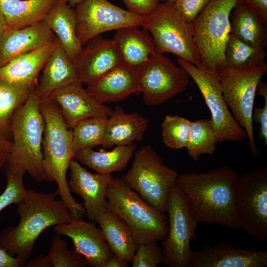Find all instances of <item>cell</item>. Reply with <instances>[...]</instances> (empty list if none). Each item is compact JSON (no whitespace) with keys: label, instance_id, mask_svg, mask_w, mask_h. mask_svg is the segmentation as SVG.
<instances>
[{"label":"cell","instance_id":"1","mask_svg":"<svg viewBox=\"0 0 267 267\" xmlns=\"http://www.w3.org/2000/svg\"><path fill=\"white\" fill-rule=\"evenodd\" d=\"M240 175L224 166L217 169L178 176L176 183L185 196L189 214L197 223L238 228L234 189Z\"/></svg>","mask_w":267,"mask_h":267},{"label":"cell","instance_id":"2","mask_svg":"<svg viewBox=\"0 0 267 267\" xmlns=\"http://www.w3.org/2000/svg\"><path fill=\"white\" fill-rule=\"evenodd\" d=\"M55 196L27 189L16 204L19 223L0 233V247L16 257L24 267L32 254L36 240L44 230L74 220L65 203Z\"/></svg>","mask_w":267,"mask_h":267},{"label":"cell","instance_id":"3","mask_svg":"<svg viewBox=\"0 0 267 267\" xmlns=\"http://www.w3.org/2000/svg\"><path fill=\"white\" fill-rule=\"evenodd\" d=\"M40 109L44 122L43 139V166L47 181L56 182L54 193L59 196L74 219L86 214L83 204L73 198L68 186L66 172L71 160L72 130L66 125L57 105L48 97L40 98Z\"/></svg>","mask_w":267,"mask_h":267},{"label":"cell","instance_id":"4","mask_svg":"<svg viewBox=\"0 0 267 267\" xmlns=\"http://www.w3.org/2000/svg\"><path fill=\"white\" fill-rule=\"evenodd\" d=\"M107 209L126 222L138 245L163 240L168 218L144 200L123 178L112 179L106 193Z\"/></svg>","mask_w":267,"mask_h":267},{"label":"cell","instance_id":"5","mask_svg":"<svg viewBox=\"0 0 267 267\" xmlns=\"http://www.w3.org/2000/svg\"><path fill=\"white\" fill-rule=\"evenodd\" d=\"M40 98L31 93L15 113L11 125L12 147L7 162L18 165L37 182L47 181L43 166L44 122Z\"/></svg>","mask_w":267,"mask_h":267},{"label":"cell","instance_id":"6","mask_svg":"<svg viewBox=\"0 0 267 267\" xmlns=\"http://www.w3.org/2000/svg\"><path fill=\"white\" fill-rule=\"evenodd\" d=\"M239 0H212L190 26L203 68H225L224 51L230 32V14Z\"/></svg>","mask_w":267,"mask_h":267},{"label":"cell","instance_id":"7","mask_svg":"<svg viewBox=\"0 0 267 267\" xmlns=\"http://www.w3.org/2000/svg\"><path fill=\"white\" fill-rule=\"evenodd\" d=\"M142 27L150 33L156 52L174 54L203 68L190 24L173 2L160 3Z\"/></svg>","mask_w":267,"mask_h":267},{"label":"cell","instance_id":"8","mask_svg":"<svg viewBox=\"0 0 267 267\" xmlns=\"http://www.w3.org/2000/svg\"><path fill=\"white\" fill-rule=\"evenodd\" d=\"M178 173L164 164L150 145L134 152V160L124 180L144 200L159 211L166 212L171 189Z\"/></svg>","mask_w":267,"mask_h":267},{"label":"cell","instance_id":"9","mask_svg":"<svg viewBox=\"0 0 267 267\" xmlns=\"http://www.w3.org/2000/svg\"><path fill=\"white\" fill-rule=\"evenodd\" d=\"M267 72L266 63L245 69L226 67L217 72L224 100L234 118L246 131L254 157L259 156V152L254 135L252 113L258 86Z\"/></svg>","mask_w":267,"mask_h":267},{"label":"cell","instance_id":"10","mask_svg":"<svg viewBox=\"0 0 267 267\" xmlns=\"http://www.w3.org/2000/svg\"><path fill=\"white\" fill-rule=\"evenodd\" d=\"M238 228L258 240L267 239V169L240 176L234 189Z\"/></svg>","mask_w":267,"mask_h":267},{"label":"cell","instance_id":"11","mask_svg":"<svg viewBox=\"0 0 267 267\" xmlns=\"http://www.w3.org/2000/svg\"><path fill=\"white\" fill-rule=\"evenodd\" d=\"M166 212L168 231L162 240L163 264L170 267H188L198 223L191 217L187 200L176 182L170 190Z\"/></svg>","mask_w":267,"mask_h":267},{"label":"cell","instance_id":"12","mask_svg":"<svg viewBox=\"0 0 267 267\" xmlns=\"http://www.w3.org/2000/svg\"><path fill=\"white\" fill-rule=\"evenodd\" d=\"M177 61L188 72L201 92L211 114L210 120L218 142L224 140L237 142L247 138L246 131L228 110L217 72L199 68L180 57H178Z\"/></svg>","mask_w":267,"mask_h":267},{"label":"cell","instance_id":"13","mask_svg":"<svg viewBox=\"0 0 267 267\" xmlns=\"http://www.w3.org/2000/svg\"><path fill=\"white\" fill-rule=\"evenodd\" d=\"M137 70L140 93L148 106L161 104L185 90L190 77L183 67L156 51Z\"/></svg>","mask_w":267,"mask_h":267},{"label":"cell","instance_id":"14","mask_svg":"<svg viewBox=\"0 0 267 267\" xmlns=\"http://www.w3.org/2000/svg\"><path fill=\"white\" fill-rule=\"evenodd\" d=\"M77 34L82 46L105 32L142 27L145 17L121 8L107 0H85L74 9Z\"/></svg>","mask_w":267,"mask_h":267},{"label":"cell","instance_id":"15","mask_svg":"<svg viewBox=\"0 0 267 267\" xmlns=\"http://www.w3.org/2000/svg\"><path fill=\"white\" fill-rule=\"evenodd\" d=\"M54 231L71 239L74 251L83 257L87 266L104 267L114 254L95 222H86L82 218L74 219L70 222L55 225Z\"/></svg>","mask_w":267,"mask_h":267},{"label":"cell","instance_id":"16","mask_svg":"<svg viewBox=\"0 0 267 267\" xmlns=\"http://www.w3.org/2000/svg\"><path fill=\"white\" fill-rule=\"evenodd\" d=\"M70 178L68 186L84 200L83 206L89 221L96 222L107 209L106 193L113 177L111 174H92L84 168L74 158L70 162Z\"/></svg>","mask_w":267,"mask_h":267},{"label":"cell","instance_id":"17","mask_svg":"<svg viewBox=\"0 0 267 267\" xmlns=\"http://www.w3.org/2000/svg\"><path fill=\"white\" fill-rule=\"evenodd\" d=\"M86 44L73 60L82 84L89 85L123 63L112 40L98 35Z\"/></svg>","mask_w":267,"mask_h":267},{"label":"cell","instance_id":"18","mask_svg":"<svg viewBox=\"0 0 267 267\" xmlns=\"http://www.w3.org/2000/svg\"><path fill=\"white\" fill-rule=\"evenodd\" d=\"M267 252L240 248L221 241L193 251L188 267H264Z\"/></svg>","mask_w":267,"mask_h":267},{"label":"cell","instance_id":"19","mask_svg":"<svg viewBox=\"0 0 267 267\" xmlns=\"http://www.w3.org/2000/svg\"><path fill=\"white\" fill-rule=\"evenodd\" d=\"M81 83L52 91L48 97L58 107L67 127L72 129L79 121L93 117L108 118L111 109L96 101Z\"/></svg>","mask_w":267,"mask_h":267},{"label":"cell","instance_id":"20","mask_svg":"<svg viewBox=\"0 0 267 267\" xmlns=\"http://www.w3.org/2000/svg\"><path fill=\"white\" fill-rule=\"evenodd\" d=\"M55 39L44 21L21 29H7L0 38V67L20 55L52 44Z\"/></svg>","mask_w":267,"mask_h":267},{"label":"cell","instance_id":"21","mask_svg":"<svg viewBox=\"0 0 267 267\" xmlns=\"http://www.w3.org/2000/svg\"><path fill=\"white\" fill-rule=\"evenodd\" d=\"M88 92L98 102H115L140 93L137 69L123 63L93 83Z\"/></svg>","mask_w":267,"mask_h":267},{"label":"cell","instance_id":"22","mask_svg":"<svg viewBox=\"0 0 267 267\" xmlns=\"http://www.w3.org/2000/svg\"><path fill=\"white\" fill-rule=\"evenodd\" d=\"M43 70L35 89L40 98L48 97L52 91L64 87L82 84L72 59L59 42L48 57Z\"/></svg>","mask_w":267,"mask_h":267},{"label":"cell","instance_id":"23","mask_svg":"<svg viewBox=\"0 0 267 267\" xmlns=\"http://www.w3.org/2000/svg\"><path fill=\"white\" fill-rule=\"evenodd\" d=\"M59 42L56 37L52 44L20 55L0 67V79L36 88L39 74Z\"/></svg>","mask_w":267,"mask_h":267},{"label":"cell","instance_id":"24","mask_svg":"<svg viewBox=\"0 0 267 267\" xmlns=\"http://www.w3.org/2000/svg\"><path fill=\"white\" fill-rule=\"evenodd\" d=\"M148 125V121L137 112L127 113L121 106L112 109L107 118L103 142L107 148L140 141Z\"/></svg>","mask_w":267,"mask_h":267},{"label":"cell","instance_id":"25","mask_svg":"<svg viewBox=\"0 0 267 267\" xmlns=\"http://www.w3.org/2000/svg\"><path fill=\"white\" fill-rule=\"evenodd\" d=\"M112 41L123 62L136 69L146 63L155 51L149 32L138 27L116 30Z\"/></svg>","mask_w":267,"mask_h":267},{"label":"cell","instance_id":"26","mask_svg":"<svg viewBox=\"0 0 267 267\" xmlns=\"http://www.w3.org/2000/svg\"><path fill=\"white\" fill-rule=\"evenodd\" d=\"M230 19V34L252 46L266 49L267 21L240 0L231 11Z\"/></svg>","mask_w":267,"mask_h":267},{"label":"cell","instance_id":"27","mask_svg":"<svg viewBox=\"0 0 267 267\" xmlns=\"http://www.w3.org/2000/svg\"><path fill=\"white\" fill-rule=\"evenodd\" d=\"M44 21L73 61L83 48L77 34L74 9L66 0H58Z\"/></svg>","mask_w":267,"mask_h":267},{"label":"cell","instance_id":"28","mask_svg":"<svg viewBox=\"0 0 267 267\" xmlns=\"http://www.w3.org/2000/svg\"><path fill=\"white\" fill-rule=\"evenodd\" d=\"M58 0H0L7 29H18L44 20Z\"/></svg>","mask_w":267,"mask_h":267},{"label":"cell","instance_id":"29","mask_svg":"<svg viewBox=\"0 0 267 267\" xmlns=\"http://www.w3.org/2000/svg\"><path fill=\"white\" fill-rule=\"evenodd\" d=\"M96 222L113 253L132 263L138 245L126 222L108 210L98 218Z\"/></svg>","mask_w":267,"mask_h":267},{"label":"cell","instance_id":"30","mask_svg":"<svg viewBox=\"0 0 267 267\" xmlns=\"http://www.w3.org/2000/svg\"><path fill=\"white\" fill-rule=\"evenodd\" d=\"M136 144L117 145L112 150L96 151L87 149L75 154L74 158L81 164L89 168L97 173L111 174L122 171L132 157Z\"/></svg>","mask_w":267,"mask_h":267},{"label":"cell","instance_id":"31","mask_svg":"<svg viewBox=\"0 0 267 267\" xmlns=\"http://www.w3.org/2000/svg\"><path fill=\"white\" fill-rule=\"evenodd\" d=\"M35 89L0 79V134L11 141L13 117Z\"/></svg>","mask_w":267,"mask_h":267},{"label":"cell","instance_id":"32","mask_svg":"<svg viewBox=\"0 0 267 267\" xmlns=\"http://www.w3.org/2000/svg\"><path fill=\"white\" fill-rule=\"evenodd\" d=\"M107 118L93 117L84 119L72 129L71 154L102 145L104 140Z\"/></svg>","mask_w":267,"mask_h":267},{"label":"cell","instance_id":"33","mask_svg":"<svg viewBox=\"0 0 267 267\" xmlns=\"http://www.w3.org/2000/svg\"><path fill=\"white\" fill-rule=\"evenodd\" d=\"M224 56L226 66L245 69L266 63V49L252 46L230 34L226 42Z\"/></svg>","mask_w":267,"mask_h":267},{"label":"cell","instance_id":"34","mask_svg":"<svg viewBox=\"0 0 267 267\" xmlns=\"http://www.w3.org/2000/svg\"><path fill=\"white\" fill-rule=\"evenodd\" d=\"M218 143L211 120L200 119L191 122L189 136L186 148L194 161L203 154L213 155Z\"/></svg>","mask_w":267,"mask_h":267},{"label":"cell","instance_id":"35","mask_svg":"<svg viewBox=\"0 0 267 267\" xmlns=\"http://www.w3.org/2000/svg\"><path fill=\"white\" fill-rule=\"evenodd\" d=\"M191 121L178 115L168 114L161 123V137L163 143L172 149L186 148Z\"/></svg>","mask_w":267,"mask_h":267},{"label":"cell","instance_id":"36","mask_svg":"<svg viewBox=\"0 0 267 267\" xmlns=\"http://www.w3.org/2000/svg\"><path fill=\"white\" fill-rule=\"evenodd\" d=\"M6 185L0 195V212L11 204L18 203L25 195L23 177L26 173L21 167L7 162L4 167Z\"/></svg>","mask_w":267,"mask_h":267},{"label":"cell","instance_id":"37","mask_svg":"<svg viewBox=\"0 0 267 267\" xmlns=\"http://www.w3.org/2000/svg\"><path fill=\"white\" fill-rule=\"evenodd\" d=\"M52 267H85L87 264L82 256L71 251L61 236L54 235L47 254Z\"/></svg>","mask_w":267,"mask_h":267},{"label":"cell","instance_id":"38","mask_svg":"<svg viewBox=\"0 0 267 267\" xmlns=\"http://www.w3.org/2000/svg\"><path fill=\"white\" fill-rule=\"evenodd\" d=\"M158 241H154L138 244L134 256L133 267H156L163 263L164 254Z\"/></svg>","mask_w":267,"mask_h":267},{"label":"cell","instance_id":"39","mask_svg":"<svg viewBox=\"0 0 267 267\" xmlns=\"http://www.w3.org/2000/svg\"><path fill=\"white\" fill-rule=\"evenodd\" d=\"M264 98V105L262 108L256 107L253 109L252 121L260 124L259 136L264 141V144L267 145V85L263 82L259 84L257 91Z\"/></svg>","mask_w":267,"mask_h":267},{"label":"cell","instance_id":"40","mask_svg":"<svg viewBox=\"0 0 267 267\" xmlns=\"http://www.w3.org/2000/svg\"><path fill=\"white\" fill-rule=\"evenodd\" d=\"M212 0H176L174 2L185 20L191 22Z\"/></svg>","mask_w":267,"mask_h":267},{"label":"cell","instance_id":"41","mask_svg":"<svg viewBox=\"0 0 267 267\" xmlns=\"http://www.w3.org/2000/svg\"><path fill=\"white\" fill-rule=\"evenodd\" d=\"M128 10L146 17L150 14L160 3L159 0H123Z\"/></svg>","mask_w":267,"mask_h":267},{"label":"cell","instance_id":"42","mask_svg":"<svg viewBox=\"0 0 267 267\" xmlns=\"http://www.w3.org/2000/svg\"><path fill=\"white\" fill-rule=\"evenodd\" d=\"M11 147V141L0 134V173L8 161Z\"/></svg>","mask_w":267,"mask_h":267},{"label":"cell","instance_id":"43","mask_svg":"<svg viewBox=\"0 0 267 267\" xmlns=\"http://www.w3.org/2000/svg\"><path fill=\"white\" fill-rule=\"evenodd\" d=\"M267 21V0H240Z\"/></svg>","mask_w":267,"mask_h":267},{"label":"cell","instance_id":"44","mask_svg":"<svg viewBox=\"0 0 267 267\" xmlns=\"http://www.w3.org/2000/svg\"><path fill=\"white\" fill-rule=\"evenodd\" d=\"M24 267L16 257L9 255L4 249L0 247V267Z\"/></svg>","mask_w":267,"mask_h":267},{"label":"cell","instance_id":"45","mask_svg":"<svg viewBox=\"0 0 267 267\" xmlns=\"http://www.w3.org/2000/svg\"><path fill=\"white\" fill-rule=\"evenodd\" d=\"M26 267H52L50 260L47 255H40L34 259L29 260L24 265Z\"/></svg>","mask_w":267,"mask_h":267},{"label":"cell","instance_id":"46","mask_svg":"<svg viewBox=\"0 0 267 267\" xmlns=\"http://www.w3.org/2000/svg\"><path fill=\"white\" fill-rule=\"evenodd\" d=\"M129 262L126 260L115 255L109 258L104 267H128Z\"/></svg>","mask_w":267,"mask_h":267},{"label":"cell","instance_id":"47","mask_svg":"<svg viewBox=\"0 0 267 267\" xmlns=\"http://www.w3.org/2000/svg\"><path fill=\"white\" fill-rule=\"evenodd\" d=\"M7 29L4 17L0 10V38L2 34Z\"/></svg>","mask_w":267,"mask_h":267},{"label":"cell","instance_id":"48","mask_svg":"<svg viewBox=\"0 0 267 267\" xmlns=\"http://www.w3.org/2000/svg\"><path fill=\"white\" fill-rule=\"evenodd\" d=\"M85 0H66L67 3L72 7H75L81 2Z\"/></svg>","mask_w":267,"mask_h":267},{"label":"cell","instance_id":"49","mask_svg":"<svg viewBox=\"0 0 267 267\" xmlns=\"http://www.w3.org/2000/svg\"><path fill=\"white\" fill-rule=\"evenodd\" d=\"M159 1H161L163 2H174L176 0H159Z\"/></svg>","mask_w":267,"mask_h":267}]
</instances>
